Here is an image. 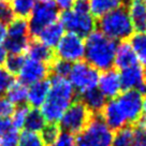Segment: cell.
I'll return each mask as SVG.
<instances>
[{
    "label": "cell",
    "mask_w": 146,
    "mask_h": 146,
    "mask_svg": "<svg viewBox=\"0 0 146 146\" xmlns=\"http://www.w3.org/2000/svg\"><path fill=\"white\" fill-rule=\"evenodd\" d=\"M54 54L58 59L70 64L82 61L85 56V41L78 35L67 32L55 46Z\"/></svg>",
    "instance_id": "9c48e42d"
},
{
    "label": "cell",
    "mask_w": 146,
    "mask_h": 146,
    "mask_svg": "<svg viewBox=\"0 0 146 146\" xmlns=\"http://www.w3.org/2000/svg\"><path fill=\"white\" fill-rule=\"evenodd\" d=\"M15 109V105L7 99H0V117L10 119Z\"/></svg>",
    "instance_id": "f35d334b"
},
{
    "label": "cell",
    "mask_w": 146,
    "mask_h": 146,
    "mask_svg": "<svg viewBox=\"0 0 146 146\" xmlns=\"http://www.w3.org/2000/svg\"><path fill=\"white\" fill-rule=\"evenodd\" d=\"M10 7L15 17L27 18L36 5V0H10Z\"/></svg>",
    "instance_id": "4316f807"
},
{
    "label": "cell",
    "mask_w": 146,
    "mask_h": 146,
    "mask_svg": "<svg viewBox=\"0 0 146 146\" xmlns=\"http://www.w3.org/2000/svg\"><path fill=\"white\" fill-rule=\"evenodd\" d=\"M46 123H47L44 116L42 115L41 111L39 109H32L29 110L28 112V115L24 123V128H25V131L40 133L42 129L45 127Z\"/></svg>",
    "instance_id": "cb8c5ba5"
},
{
    "label": "cell",
    "mask_w": 146,
    "mask_h": 146,
    "mask_svg": "<svg viewBox=\"0 0 146 146\" xmlns=\"http://www.w3.org/2000/svg\"><path fill=\"white\" fill-rule=\"evenodd\" d=\"M100 31L114 41H125L134 33L127 8L121 5L101 16L98 21Z\"/></svg>",
    "instance_id": "3957f363"
},
{
    "label": "cell",
    "mask_w": 146,
    "mask_h": 146,
    "mask_svg": "<svg viewBox=\"0 0 146 146\" xmlns=\"http://www.w3.org/2000/svg\"><path fill=\"white\" fill-rule=\"evenodd\" d=\"M58 18H59V10L57 9V7L52 0L40 1L36 3L27 19L30 35L36 36L42 29L57 22Z\"/></svg>",
    "instance_id": "ba28073f"
},
{
    "label": "cell",
    "mask_w": 146,
    "mask_h": 146,
    "mask_svg": "<svg viewBox=\"0 0 146 146\" xmlns=\"http://www.w3.org/2000/svg\"><path fill=\"white\" fill-rule=\"evenodd\" d=\"M114 131L100 114H94L85 128L75 137V146H112Z\"/></svg>",
    "instance_id": "277c9868"
},
{
    "label": "cell",
    "mask_w": 146,
    "mask_h": 146,
    "mask_svg": "<svg viewBox=\"0 0 146 146\" xmlns=\"http://www.w3.org/2000/svg\"><path fill=\"white\" fill-rule=\"evenodd\" d=\"M126 8L134 31L146 32V5L144 0H129Z\"/></svg>",
    "instance_id": "2e32d148"
},
{
    "label": "cell",
    "mask_w": 146,
    "mask_h": 146,
    "mask_svg": "<svg viewBox=\"0 0 146 146\" xmlns=\"http://www.w3.org/2000/svg\"><path fill=\"white\" fill-rule=\"evenodd\" d=\"M7 38V26L0 23V43H3Z\"/></svg>",
    "instance_id": "7bdbcfd3"
},
{
    "label": "cell",
    "mask_w": 146,
    "mask_h": 146,
    "mask_svg": "<svg viewBox=\"0 0 146 146\" xmlns=\"http://www.w3.org/2000/svg\"><path fill=\"white\" fill-rule=\"evenodd\" d=\"M99 74L100 73L97 69L82 60L72 64L68 80L74 90L78 91V95H82L86 91L97 88Z\"/></svg>",
    "instance_id": "52a82bcc"
},
{
    "label": "cell",
    "mask_w": 146,
    "mask_h": 146,
    "mask_svg": "<svg viewBox=\"0 0 146 146\" xmlns=\"http://www.w3.org/2000/svg\"><path fill=\"white\" fill-rule=\"evenodd\" d=\"M30 32L26 18L15 17L7 26V36L13 39H29Z\"/></svg>",
    "instance_id": "603a6c76"
},
{
    "label": "cell",
    "mask_w": 146,
    "mask_h": 146,
    "mask_svg": "<svg viewBox=\"0 0 146 146\" xmlns=\"http://www.w3.org/2000/svg\"><path fill=\"white\" fill-rule=\"evenodd\" d=\"M29 110L30 109L26 104L15 106L13 114L10 117V123H11V125L14 128H16L17 130L21 129V128H24V123H25V120H26V117H27Z\"/></svg>",
    "instance_id": "1f68e13d"
},
{
    "label": "cell",
    "mask_w": 146,
    "mask_h": 146,
    "mask_svg": "<svg viewBox=\"0 0 146 146\" xmlns=\"http://www.w3.org/2000/svg\"><path fill=\"white\" fill-rule=\"evenodd\" d=\"M17 146H47L42 140L40 133L24 131L19 134Z\"/></svg>",
    "instance_id": "d6a6232c"
},
{
    "label": "cell",
    "mask_w": 146,
    "mask_h": 146,
    "mask_svg": "<svg viewBox=\"0 0 146 146\" xmlns=\"http://www.w3.org/2000/svg\"><path fill=\"white\" fill-rule=\"evenodd\" d=\"M100 115L112 131H116L120 128L129 126L116 99H111L110 101H106Z\"/></svg>",
    "instance_id": "5bb4252c"
},
{
    "label": "cell",
    "mask_w": 146,
    "mask_h": 146,
    "mask_svg": "<svg viewBox=\"0 0 146 146\" xmlns=\"http://www.w3.org/2000/svg\"><path fill=\"white\" fill-rule=\"evenodd\" d=\"M5 99L13 103L15 106L26 103L27 86L19 81H13L5 90Z\"/></svg>",
    "instance_id": "7402d4cb"
},
{
    "label": "cell",
    "mask_w": 146,
    "mask_h": 146,
    "mask_svg": "<svg viewBox=\"0 0 146 146\" xmlns=\"http://www.w3.org/2000/svg\"><path fill=\"white\" fill-rule=\"evenodd\" d=\"M98 89L106 99H115L121 92V83L117 69L111 68L99 74Z\"/></svg>",
    "instance_id": "7c38bea8"
},
{
    "label": "cell",
    "mask_w": 146,
    "mask_h": 146,
    "mask_svg": "<svg viewBox=\"0 0 146 146\" xmlns=\"http://www.w3.org/2000/svg\"><path fill=\"white\" fill-rule=\"evenodd\" d=\"M74 1H75V0H54L53 2H54L55 5L57 7V9L64 12V11L72 9Z\"/></svg>",
    "instance_id": "ab89813d"
},
{
    "label": "cell",
    "mask_w": 146,
    "mask_h": 146,
    "mask_svg": "<svg viewBox=\"0 0 146 146\" xmlns=\"http://www.w3.org/2000/svg\"><path fill=\"white\" fill-rule=\"evenodd\" d=\"M25 61V57L23 54H8L5 60V69L10 74L17 75L19 70Z\"/></svg>",
    "instance_id": "f546056e"
},
{
    "label": "cell",
    "mask_w": 146,
    "mask_h": 146,
    "mask_svg": "<svg viewBox=\"0 0 146 146\" xmlns=\"http://www.w3.org/2000/svg\"><path fill=\"white\" fill-rule=\"evenodd\" d=\"M7 56H8L7 50H5L2 43H0V66H2V64H5V60L7 58Z\"/></svg>",
    "instance_id": "b9f144b4"
},
{
    "label": "cell",
    "mask_w": 146,
    "mask_h": 146,
    "mask_svg": "<svg viewBox=\"0 0 146 146\" xmlns=\"http://www.w3.org/2000/svg\"><path fill=\"white\" fill-rule=\"evenodd\" d=\"M89 11L95 18H100L104 14L123 5V0H89Z\"/></svg>",
    "instance_id": "44dd1931"
},
{
    "label": "cell",
    "mask_w": 146,
    "mask_h": 146,
    "mask_svg": "<svg viewBox=\"0 0 146 146\" xmlns=\"http://www.w3.org/2000/svg\"><path fill=\"white\" fill-rule=\"evenodd\" d=\"M38 1L40 2V1H50V0H38Z\"/></svg>",
    "instance_id": "7dc6e473"
},
{
    "label": "cell",
    "mask_w": 146,
    "mask_h": 146,
    "mask_svg": "<svg viewBox=\"0 0 146 146\" xmlns=\"http://www.w3.org/2000/svg\"><path fill=\"white\" fill-rule=\"evenodd\" d=\"M60 132H61V130L57 123H46L45 127L43 128L42 131L40 132V135L46 145L50 146L54 143Z\"/></svg>",
    "instance_id": "836d02e7"
},
{
    "label": "cell",
    "mask_w": 146,
    "mask_h": 146,
    "mask_svg": "<svg viewBox=\"0 0 146 146\" xmlns=\"http://www.w3.org/2000/svg\"><path fill=\"white\" fill-rule=\"evenodd\" d=\"M143 78H144V84H145V87H146V67L143 70Z\"/></svg>",
    "instance_id": "f6af8a7d"
},
{
    "label": "cell",
    "mask_w": 146,
    "mask_h": 146,
    "mask_svg": "<svg viewBox=\"0 0 146 146\" xmlns=\"http://www.w3.org/2000/svg\"><path fill=\"white\" fill-rule=\"evenodd\" d=\"M29 43V39H13L5 38L2 45L8 54H23Z\"/></svg>",
    "instance_id": "83f0119b"
},
{
    "label": "cell",
    "mask_w": 146,
    "mask_h": 146,
    "mask_svg": "<svg viewBox=\"0 0 146 146\" xmlns=\"http://www.w3.org/2000/svg\"><path fill=\"white\" fill-rule=\"evenodd\" d=\"M134 128V145L133 146H146V127L137 123Z\"/></svg>",
    "instance_id": "8d00e7d4"
},
{
    "label": "cell",
    "mask_w": 146,
    "mask_h": 146,
    "mask_svg": "<svg viewBox=\"0 0 146 146\" xmlns=\"http://www.w3.org/2000/svg\"><path fill=\"white\" fill-rule=\"evenodd\" d=\"M19 132L12 125L0 131V146H17Z\"/></svg>",
    "instance_id": "f1b7e54d"
},
{
    "label": "cell",
    "mask_w": 146,
    "mask_h": 146,
    "mask_svg": "<svg viewBox=\"0 0 146 146\" xmlns=\"http://www.w3.org/2000/svg\"><path fill=\"white\" fill-rule=\"evenodd\" d=\"M129 43L137 55V60L146 66V32L133 33Z\"/></svg>",
    "instance_id": "d4e9b609"
},
{
    "label": "cell",
    "mask_w": 146,
    "mask_h": 146,
    "mask_svg": "<svg viewBox=\"0 0 146 146\" xmlns=\"http://www.w3.org/2000/svg\"><path fill=\"white\" fill-rule=\"evenodd\" d=\"M50 146H75V137L74 134L61 131L54 143Z\"/></svg>",
    "instance_id": "e575fe53"
},
{
    "label": "cell",
    "mask_w": 146,
    "mask_h": 146,
    "mask_svg": "<svg viewBox=\"0 0 146 146\" xmlns=\"http://www.w3.org/2000/svg\"><path fill=\"white\" fill-rule=\"evenodd\" d=\"M144 3H145V5H146V0H144Z\"/></svg>",
    "instance_id": "c3c4849f"
},
{
    "label": "cell",
    "mask_w": 146,
    "mask_h": 146,
    "mask_svg": "<svg viewBox=\"0 0 146 146\" xmlns=\"http://www.w3.org/2000/svg\"><path fill=\"white\" fill-rule=\"evenodd\" d=\"M15 15L10 7V3H0V23L3 25H8L10 22H12Z\"/></svg>",
    "instance_id": "d590c367"
},
{
    "label": "cell",
    "mask_w": 146,
    "mask_h": 146,
    "mask_svg": "<svg viewBox=\"0 0 146 146\" xmlns=\"http://www.w3.org/2000/svg\"><path fill=\"white\" fill-rule=\"evenodd\" d=\"M116 41L104 36L100 30H94L85 40L86 62L98 71L113 68L116 50Z\"/></svg>",
    "instance_id": "7a4b0ae2"
},
{
    "label": "cell",
    "mask_w": 146,
    "mask_h": 146,
    "mask_svg": "<svg viewBox=\"0 0 146 146\" xmlns=\"http://www.w3.org/2000/svg\"><path fill=\"white\" fill-rule=\"evenodd\" d=\"M119 73L121 89L123 90H137L141 94H145L146 87L143 78V69L140 64L130 68L120 70Z\"/></svg>",
    "instance_id": "4fadbf2b"
},
{
    "label": "cell",
    "mask_w": 146,
    "mask_h": 146,
    "mask_svg": "<svg viewBox=\"0 0 146 146\" xmlns=\"http://www.w3.org/2000/svg\"><path fill=\"white\" fill-rule=\"evenodd\" d=\"M140 125L146 127V94L145 96H143V100H142V112H141V118L139 120Z\"/></svg>",
    "instance_id": "60d3db41"
},
{
    "label": "cell",
    "mask_w": 146,
    "mask_h": 146,
    "mask_svg": "<svg viewBox=\"0 0 146 146\" xmlns=\"http://www.w3.org/2000/svg\"><path fill=\"white\" fill-rule=\"evenodd\" d=\"M137 64H139V60H137V55L132 50L130 43L127 40L120 41L119 44H117L116 50H115V69L123 70V69L130 68V67L137 66Z\"/></svg>",
    "instance_id": "9a60e30c"
},
{
    "label": "cell",
    "mask_w": 146,
    "mask_h": 146,
    "mask_svg": "<svg viewBox=\"0 0 146 146\" xmlns=\"http://www.w3.org/2000/svg\"><path fill=\"white\" fill-rule=\"evenodd\" d=\"M10 2V0H0V3H8Z\"/></svg>",
    "instance_id": "bcb514c9"
},
{
    "label": "cell",
    "mask_w": 146,
    "mask_h": 146,
    "mask_svg": "<svg viewBox=\"0 0 146 146\" xmlns=\"http://www.w3.org/2000/svg\"><path fill=\"white\" fill-rule=\"evenodd\" d=\"M78 99L82 101L92 114H100L103 106L106 103V98L101 94L98 88L91 89L80 95Z\"/></svg>",
    "instance_id": "ffe728a7"
},
{
    "label": "cell",
    "mask_w": 146,
    "mask_h": 146,
    "mask_svg": "<svg viewBox=\"0 0 146 146\" xmlns=\"http://www.w3.org/2000/svg\"><path fill=\"white\" fill-rule=\"evenodd\" d=\"M13 81V75L10 74L5 69V67L0 66V95L5 94Z\"/></svg>",
    "instance_id": "74e56055"
},
{
    "label": "cell",
    "mask_w": 146,
    "mask_h": 146,
    "mask_svg": "<svg viewBox=\"0 0 146 146\" xmlns=\"http://www.w3.org/2000/svg\"><path fill=\"white\" fill-rule=\"evenodd\" d=\"M92 115L94 114L87 109L78 97V99L62 114L61 118L58 121V126L61 131L71 134H78L85 128Z\"/></svg>",
    "instance_id": "5b68a950"
},
{
    "label": "cell",
    "mask_w": 146,
    "mask_h": 146,
    "mask_svg": "<svg viewBox=\"0 0 146 146\" xmlns=\"http://www.w3.org/2000/svg\"><path fill=\"white\" fill-rule=\"evenodd\" d=\"M134 145V128L126 126L116 130L113 137L112 146H133Z\"/></svg>",
    "instance_id": "484cf974"
},
{
    "label": "cell",
    "mask_w": 146,
    "mask_h": 146,
    "mask_svg": "<svg viewBox=\"0 0 146 146\" xmlns=\"http://www.w3.org/2000/svg\"><path fill=\"white\" fill-rule=\"evenodd\" d=\"M50 83V92L40 111L46 123H57L66 110L78 99V96L68 78L53 76Z\"/></svg>",
    "instance_id": "6da1fadb"
},
{
    "label": "cell",
    "mask_w": 146,
    "mask_h": 146,
    "mask_svg": "<svg viewBox=\"0 0 146 146\" xmlns=\"http://www.w3.org/2000/svg\"><path fill=\"white\" fill-rule=\"evenodd\" d=\"M26 53L28 55V58L40 61L47 66L52 64V61L55 59L54 50L48 46H46L45 44H43L39 40L29 41L27 48H26Z\"/></svg>",
    "instance_id": "ac0fdd59"
},
{
    "label": "cell",
    "mask_w": 146,
    "mask_h": 146,
    "mask_svg": "<svg viewBox=\"0 0 146 146\" xmlns=\"http://www.w3.org/2000/svg\"><path fill=\"white\" fill-rule=\"evenodd\" d=\"M129 126H134L141 118L143 94L137 90H125L115 98Z\"/></svg>",
    "instance_id": "30bf717a"
},
{
    "label": "cell",
    "mask_w": 146,
    "mask_h": 146,
    "mask_svg": "<svg viewBox=\"0 0 146 146\" xmlns=\"http://www.w3.org/2000/svg\"><path fill=\"white\" fill-rule=\"evenodd\" d=\"M71 68H72V64L58 58L54 59L50 64V71L53 73V76H57V78H67L70 74Z\"/></svg>",
    "instance_id": "4dcf8cb0"
},
{
    "label": "cell",
    "mask_w": 146,
    "mask_h": 146,
    "mask_svg": "<svg viewBox=\"0 0 146 146\" xmlns=\"http://www.w3.org/2000/svg\"><path fill=\"white\" fill-rule=\"evenodd\" d=\"M64 35V28L60 22H55V23L48 25L47 27L42 29L39 32V35L36 36L38 40L42 42L43 44L48 46L50 48H53L58 44V42L61 40V38Z\"/></svg>",
    "instance_id": "d6986e66"
},
{
    "label": "cell",
    "mask_w": 146,
    "mask_h": 146,
    "mask_svg": "<svg viewBox=\"0 0 146 146\" xmlns=\"http://www.w3.org/2000/svg\"><path fill=\"white\" fill-rule=\"evenodd\" d=\"M10 125H11V123H10V119H5V118L0 117V131H1L2 129L7 128L8 126H10Z\"/></svg>",
    "instance_id": "ee69618b"
},
{
    "label": "cell",
    "mask_w": 146,
    "mask_h": 146,
    "mask_svg": "<svg viewBox=\"0 0 146 146\" xmlns=\"http://www.w3.org/2000/svg\"><path fill=\"white\" fill-rule=\"evenodd\" d=\"M50 73V67L45 64H42L40 61L25 58L22 68L18 72V81L29 86L33 83L40 82L46 80Z\"/></svg>",
    "instance_id": "8fae6325"
},
{
    "label": "cell",
    "mask_w": 146,
    "mask_h": 146,
    "mask_svg": "<svg viewBox=\"0 0 146 146\" xmlns=\"http://www.w3.org/2000/svg\"><path fill=\"white\" fill-rule=\"evenodd\" d=\"M59 22L68 32L78 35L81 38H86L89 33L96 30V18L90 12H78L70 9L64 11L59 15Z\"/></svg>",
    "instance_id": "8992f818"
},
{
    "label": "cell",
    "mask_w": 146,
    "mask_h": 146,
    "mask_svg": "<svg viewBox=\"0 0 146 146\" xmlns=\"http://www.w3.org/2000/svg\"><path fill=\"white\" fill-rule=\"evenodd\" d=\"M50 83L47 80H43L40 82L33 83L27 86V98L26 102L32 106L33 109L41 108L42 104L45 102L47 95L50 92Z\"/></svg>",
    "instance_id": "e0dca14e"
}]
</instances>
